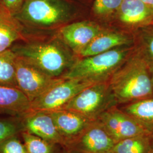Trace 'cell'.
Returning <instances> with one entry per match:
<instances>
[{
    "label": "cell",
    "instance_id": "cell-10",
    "mask_svg": "<svg viewBox=\"0 0 153 153\" xmlns=\"http://www.w3.org/2000/svg\"><path fill=\"white\" fill-rule=\"evenodd\" d=\"M104 31L95 22H74L61 26L59 30L58 37L73 53L77 55Z\"/></svg>",
    "mask_w": 153,
    "mask_h": 153
},
{
    "label": "cell",
    "instance_id": "cell-24",
    "mask_svg": "<svg viewBox=\"0 0 153 153\" xmlns=\"http://www.w3.org/2000/svg\"><path fill=\"white\" fill-rule=\"evenodd\" d=\"M25 0H1L0 4L15 16L22 9Z\"/></svg>",
    "mask_w": 153,
    "mask_h": 153
},
{
    "label": "cell",
    "instance_id": "cell-1",
    "mask_svg": "<svg viewBox=\"0 0 153 153\" xmlns=\"http://www.w3.org/2000/svg\"><path fill=\"white\" fill-rule=\"evenodd\" d=\"M16 55L48 76L61 78L75 61L73 52L59 37L12 46Z\"/></svg>",
    "mask_w": 153,
    "mask_h": 153
},
{
    "label": "cell",
    "instance_id": "cell-12",
    "mask_svg": "<svg viewBox=\"0 0 153 153\" xmlns=\"http://www.w3.org/2000/svg\"><path fill=\"white\" fill-rule=\"evenodd\" d=\"M24 126L27 131L54 145L66 147V142L58 131L48 112L31 111L25 116Z\"/></svg>",
    "mask_w": 153,
    "mask_h": 153
},
{
    "label": "cell",
    "instance_id": "cell-3",
    "mask_svg": "<svg viewBox=\"0 0 153 153\" xmlns=\"http://www.w3.org/2000/svg\"><path fill=\"white\" fill-rule=\"evenodd\" d=\"M131 53V47L124 46L98 55L79 58L75 60L61 78L94 83L109 81Z\"/></svg>",
    "mask_w": 153,
    "mask_h": 153
},
{
    "label": "cell",
    "instance_id": "cell-16",
    "mask_svg": "<svg viewBox=\"0 0 153 153\" xmlns=\"http://www.w3.org/2000/svg\"><path fill=\"white\" fill-rule=\"evenodd\" d=\"M31 111V102L19 89L0 86V113L25 116Z\"/></svg>",
    "mask_w": 153,
    "mask_h": 153
},
{
    "label": "cell",
    "instance_id": "cell-8",
    "mask_svg": "<svg viewBox=\"0 0 153 153\" xmlns=\"http://www.w3.org/2000/svg\"><path fill=\"white\" fill-rule=\"evenodd\" d=\"M16 66L18 88L31 103L60 79L48 76L17 56Z\"/></svg>",
    "mask_w": 153,
    "mask_h": 153
},
{
    "label": "cell",
    "instance_id": "cell-19",
    "mask_svg": "<svg viewBox=\"0 0 153 153\" xmlns=\"http://www.w3.org/2000/svg\"><path fill=\"white\" fill-rule=\"evenodd\" d=\"M121 110L139 120L153 124V99H143L131 102Z\"/></svg>",
    "mask_w": 153,
    "mask_h": 153
},
{
    "label": "cell",
    "instance_id": "cell-9",
    "mask_svg": "<svg viewBox=\"0 0 153 153\" xmlns=\"http://www.w3.org/2000/svg\"><path fill=\"white\" fill-rule=\"evenodd\" d=\"M115 143L103 127L95 121L67 149L77 153H103L111 150Z\"/></svg>",
    "mask_w": 153,
    "mask_h": 153
},
{
    "label": "cell",
    "instance_id": "cell-30",
    "mask_svg": "<svg viewBox=\"0 0 153 153\" xmlns=\"http://www.w3.org/2000/svg\"><path fill=\"white\" fill-rule=\"evenodd\" d=\"M76 153V152H72V151H70V150H69V151H68V152H67V153Z\"/></svg>",
    "mask_w": 153,
    "mask_h": 153
},
{
    "label": "cell",
    "instance_id": "cell-7",
    "mask_svg": "<svg viewBox=\"0 0 153 153\" xmlns=\"http://www.w3.org/2000/svg\"><path fill=\"white\" fill-rule=\"evenodd\" d=\"M93 84L79 79L61 78L58 82L33 100L31 103V109L51 112L62 109L78 93Z\"/></svg>",
    "mask_w": 153,
    "mask_h": 153
},
{
    "label": "cell",
    "instance_id": "cell-14",
    "mask_svg": "<svg viewBox=\"0 0 153 153\" xmlns=\"http://www.w3.org/2000/svg\"><path fill=\"white\" fill-rule=\"evenodd\" d=\"M116 13L119 21L129 27L146 25L153 19V9L140 0H123Z\"/></svg>",
    "mask_w": 153,
    "mask_h": 153
},
{
    "label": "cell",
    "instance_id": "cell-5",
    "mask_svg": "<svg viewBox=\"0 0 153 153\" xmlns=\"http://www.w3.org/2000/svg\"><path fill=\"white\" fill-rule=\"evenodd\" d=\"M117 104L109 81L94 83L85 88L61 109L78 113L92 121Z\"/></svg>",
    "mask_w": 153,
    "mask_h": 153
},
{
    "label": "cell",
    "instance_id": "cell-6",
    "mask_svg": "<svg viewBox=\"0 0 153 153\" xmlns=\"http://www.w3.org/2000/svg\"><path fill=\"white\" fill-rule=\"evenodd\" d=\"M97 121L116 142L139 136H153V124L139 120L116 106L105 111Z\"/></svg>",
    "mask_w": 153,
    "mask_h": 153
},
{
    "label": "cell",
    "instance_id": "cell-22",
    "mask_svg": "<svg viewBox=\"0 0 153 153\" xmlns=\"http://www.w3.org/2000/svg\"><path fill=\"white\" fill-rule=\"evenodd\" d=\"M0 153H28L24 143L15 136L0 143Z\"/></svg>",
    "mask_w": 153,
    "mask_h": 153
},
{
    "label": "cell",
    "instance_id": "cell-18",
    "mask_svg": "<svg viewBox=\"0 0 153 153\" xmlns=\"http://www.w3.org/2000/svg\"><path fill=\"white\" fill-rule=\"evenodd\" d=\"M153 136H139L116 142L112 150L115 153H148Z\"/></svg>",
    "mask_w": 153,
    "mask_h": 153
},
{
    "label": "cell",
    "instance_id": "cell-21",
    "mask_svg": "<svg viewBox=\"0 0 153 153\" xmlns=\"http://www.w3.org/2000/svg\"><path fill=\"white\" fill-rule=\"evenodd\" d=\"M123 0H95L93 9L100 16H109L116 12Z\"/></svg>",
    "mask_w": 153,
    "mask_h": 153
},
{
    "label": "cell",
    "instance_id": "cell-11",
    "mask_svg": "<svg viewBox=\"0 0 153 153\" xmlns=\"http://www.w3.org/2000/svg\"><path fill=\"white\" fill-rule=\"evenodd\" d=\"M66 142V148L78 137L93 121L76 112L59 109L48 112Z\"/></svg>",
    "mask_w": 153,
    "mask_h": 153
},
{
    "label": "cell",
    "instance_id": "cell-2",
    "mask_svg": "<svg viewBox=\"0 0 153 153\" xmlns=\"http://www.w3.org/2000/svg\"><path fill=\"white\" fill-rule=\"evenodd\" d=\"M109 83L117 104L130 103L153 95L149 64L140 55H131L110 78Z\"/></svg>",
    "mask_w": 153,
    "mask_h": 153
},
{
    "label": "cell",
    "instance_id": "cell-28",
    "mask_svg": "<svg viewBox=\"0 0 153 153\" xmlns=\"http://www.w3.org/2000/svg\"><path fill=\"white\" fill-rule=\"evenodd\" d=\"M148 153H153V137L152 138V141L151 142V145H150V147Z\"/></svg>",
    "mask_w": 153,
    "mask_h": 153
},
{
    "label": "cell",
    "instance_id": "cell-29",
    "mask_svg": "<svg viewBox=\"0 0 153 153\" xmlns=\"http://www.w3.org/2000/svg\"><path fill=\"white\" fill-rule=\"evenodd\" d=\"M103 153H115V152H114L112 150H109V151H108V152H104Z\"/></svg>",
    "mask_w": 153,
    "mask_h": 153
},
{
    "label": "cell",
    "instance_id": "cell-15",
    "mask_svg": "<svg viewBox=\"0 0 153 153\" xmlns=\"http://www.w3.org/2000/svg\"><path fill=\"white\" fill-rule=\"evenodd\" d=\"M24 39L23 25L0 4V53Z\"/></svg>",
    "mask_w": 153,
    "mask_h": 153
},
{
    "label": "cell",
    "instance_id": "cell-4",
    "mask_svg": "<svg viewBox=\"0 0 153 153\" xmlns=\"http://www.w3.org/2000/svg\"><path fill=\"white\" fill-rule=\"evenodd\" d=\"M73 14L72 7L64 0H25L14 16L23 25L51 28L65 24Z\"/></svg>",
    "mask_w": 153,
    "mask_h": 153
},
{
    "label": "cell",
    "instance_id": "cell-20",
    "mask_svg": "<svg viewBox=\"0 0 153 153\" xmlns=\"http://www.w3.org/2000/svg\"><path fill=\"white\" fill-rule=\"evenodd\" d=\"M22 138L28 153H54L55 145L30 133H22Z\"/></svg>",
    "mask_w": 153,
    "mask_h": 153
},
{
    "label": "cell",
    "instance_id": "cell-17",
    "mask_svg": "<svg viewBox=\"0 0 153 153\" xmlns=\"http://www.w3.org/2000/svg\"><path fill=\"white\" fill-rule=\"evenodd\" d=\"M16 58V55L11 48L0 53V86L18 88Z\"/></svg>",
    "mask_w": 153,
    "mask_h": 153
},
{
    "label": "cell",
    "instance_id": "cell-26",
    "mask_svg": "<svg viewBox=\"0 0 153 153\" xmlns=\"http://www.w3.org/2000/svg\"><path fill=\"white\" fill-rule=\"evenodd\" d=\"M149 7L153 9V0H140Z\"/></svg>",
    "mask_w": 153,
    "mask_h": 153
},
{
    "label": "cell",
    "instance_id": "cell-27",
    "mask_svg": "<svg viewBox=\"0 0 153 153\" xmlns=\"http://www.w3.org/2000/svg\"><path fill=\"white\" fill-rule=\"evenodd\" d=\"M149 67H150V74H151L152 82L153 88V64H152V65H150L149 64Z\"/></svg>",
    "mask_w": 153,
    "mask_h": 153
},
{
    "label": "cell",
    "instance_id": "cell-25",
    "mask_svg": "<svg viewBox=\"0 0 153 153\" xmlns=\"http://www.w3.org/2000/svg\"><path fill=\"white\" fill-rule=\"evenodd\" d=\"M143 48L149 59L153 61V33H149L143 37Z\"/></svg>",
    "mask_w": 153,
    "mask_h": 153
},
{
    "label": "cell",
    "instance_id": "cell-23",
    "mask_svg": "<svg viewBox=\"0 0 153 153\" xmlns=\"http://www.w3.org/2000/svg\"><path fill=\"white\" fill-rule=\"evenodd\" d=\"M20 130V126L16 123L0 120V143L9 138L14 136Z\"/></svg>",
    "mask_w": 153,
    "mask_h": 153
},
{
    "label": "cell",
    "instance_id": "cell-13",
    "mask_svg": "<svg viewBox=\"0 0 153 153\" xmlns=\"http://www.w3.org/2000/svg\"><path fill=\"white\" fill-rule=\"evenodd\" d=\"M132 40L127 35L105 30L93 40L77 55L79 58L104 53L124 46H130Z\"/></svg>",
    "mask_w": 153,
    "mask_h": 153
}]
</instances>
